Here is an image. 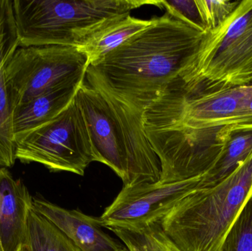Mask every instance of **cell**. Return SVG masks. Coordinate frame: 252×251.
I'll use <instances>...</instances> for the list:
<instances>
[{"instance_id":"6da1fadb","label":"cell","mask_w":252,"mask_h":251,"mask_svg":"<svg viewBox=\"0 0 252 251\" xmlns=\"http://www.w3.org/2000/svg\"><path fill=\"white\" fill-rule=\"evenodd\" d=\"M207 32L166 12L89 65L85 81L145 112L188 70Z\"/></svg>"},{"instance_id":"7a4b0ae2","label":"cell","mask_w":252,"mask_h":251,"mask_svg":"<svg viewBox=\"0 0 252 251\" xmlns=\"http://www.w3.org/2000/svg\"><path fill=\"white\" fill-rule=\"evenodd\" d=\"M75 98L87 122L94 162L111 168L124 187L158 182L161 164L145 132V112L85 80Z\"/></svg>"},{"instance_id":"3957f363","label":"cell","mask_w":252,"mask_h":251,"mask_svg":"<svg viewBox=\"0 0 252 251\" xmlns=\"http://www.w3.org/2000/svg\"><path fill=\"white\" fill-rule=\"evenodd\" d=\"M252 197V153L222 178H210L161 219L183 251H223L241 209Z\"/></svg>"},{"instance_id":"277c9868","label":"cell","mask_w":252,"mask_h":251,"mask_svg":"<svg viewBox=\"0 0 252 251\" xmlns=\"http://www.w3.org/2000/svg\"><path fill=\"white\" fill-rule=\"evenodd\" d=\"M157 1L14 0L19 47L62 45L81 48L131 10Z\"/></svg>"},{"instance_id":"5b68a950","label":"cell","mask_w":252,"mask_h":251,"mask_svg":"<svg viewBox=\"0 0 252 251\" xmlns=\"http://www.w3.org/2000/svg\"><path fill=\"white\" fill-rule=\"evenodd\" d=\"M252 84V0L207 31L188 70L169 88L206 92Z\"/></svg>"},{"instance_id":"8992f818","label":"cell","mask_w":252,"mask_h":251,"mask_svg":"<svg viewBox=\"0 0 252 251\" xmlns=\"http://www.w3.org/2000/svg\"><path fill=\"white\" fill-rule=\"evenodd\" d=\"M15 158L22 164H39L51 172L84 175L94 162V152L75 97L54 119L16 140Z\"/></svg>"},{"instance_id":"52a82bcc","label":"cell","mask_w":252,"mask_h":251,"mask_svg":"<svg viewBox=\"0 0 252 251\" xmlns=\"http://www.w3.org/2000/svg\"><path fill=\"white\" fill-rule=\"evenodd\" d=\"M89 65L88 56L77 47H19L5 68L13 111L47 91L83 82Z\"/></svg>"},{"instance_id":"ba28073f","label":"cell","mask_w":252,"mask_h":251,"mask_svg":"<svg viewBox=\"0 0 252 251\" xmlns=\"http://www.w3.org/2000/svg\"><path fill=\"white\" fill-rule=\"evenodd\" d=\"M235 126L190 129L180 126L145 127L161 164V184L213 174L223 158Z\"/></svg>"},{"instance_id":"9c48e42d","label":"cell","mask_w":252,"mask_h":251,"mask_svg":"<svg viewBox=\"0 0 252 251\" xmlns=\"http://www.w3.org/2000/svg\"><path fill=\"white\" fill-rule=\"evenodd\" d=\"M212 174L186 181L124 187L100 217L103 228L141 230L161 219L185 196L207 182Z\"/></svg>"},{"instance_id":"30bf717a","label":"cell","mask_w":252,"mask_h":251,"mask_svg":"<svg viewBox=\"0 0 252 251\" xmlns=\"http://www.w3.org/2000/svg\"><path fill=\"white\" fill-rule=\"evenodd\" d=\"M32 209L54 224L81 251H126L124 245L103 231L99 218L41 197L32 198Z\"/></svg>"},{"instance_id":"8fae6325","label":"cell","mask_w":252,"mask_h":251,"mask_svg":"<svg viewBox=\"0 0 252 251\" xmlns=\"http://www.w3.org/2000/svg\"><path fill=\"white\" fill-rule=\"evenodd\" d=\"M19 47L11 0H0V168L16 162L13 129V109L6 81L5 68Z\"/></svg>"},{"instance_id":"7c38bea8","label":"cell","mask_w":252,"mask_h":251,"mask_svg":"<svg viewBox=\"0 0 252 251\" xmlns=\"http://www.w3.org/2000/svg\"><path fill=\"white\" fill-rule=\"evenodd\" d=\"M32 198L25 183L0 168V243L2 251H18L26 241Z\"/></svg>"},{"instance_id":"4fadbf2b","label":"cell","mask_w":252,"mask_h":251,"mask_svg":"<svg viewBox=\"0 0 252 251\" xmlns=\"http://www.w3.org/2000/svg\"><path fill=\"white\" fill-rule=\"evenodd\" d=\"M83 82L69 84L47 91L16 107L13 113L15 141L50 122L62 113L75 98Z\"/></svg>"},{"instance_id":"5bb4252c","label":"cell","mask_w":252,"mask_h":251,"mask_svg":"<svg viewBox=\"0 0 252 251\" xmlns=\"http://www.w3.org/2000/svg\"><path fill=\"white\" fill-rule=\"evenodd\" d=\"M151 22L152 19L142 20L127 16L108 27L90 42L78 49L87 55L90 64H92L103 58L135 34L148 28Z\"/></svg>"},{"instance_id":"9a60e30c","label":"cell","mask_w":252,"mask_h":251,"mask_svg":"<svg viewBox=\"0 0 252 251\" xmlns=\"http://www.w3.org/2000/svg\"><path fill=\"white\" fill-rule=\"evenodd\" d=\"M25 244L31 251H81L54 224L33 209L28 218Z\"/></svg>"},{"instance_id":"2e32d148","label":"cell","mask_w":252,"mask_h":251,"mask_svg":"<svg viewBox=\"0 0 252 251\" xmlns=\"http://www.w3.org/2000/svg\"><path fill=\"white\" fill-rule=\"evenodd\" d=\"M109 229L121 240L126 251H183L165 234L160 222L141 230Z\"/></svg>"},{"instance_id":"e0dca14e","label":"cell","mask_w":252,"mask_h":251,"mask_svg":"<svg viewBox=\"0 0 252 251\" xmlns=\"http://www.w3.org/2000/svg\"><path fill=\"white\" fill-rule=\"evenodd\" d=\"M252 153V125L235 126L231 133L223 158L213 178L224 177Z\"/></svg>"},{"instance_id":"ac0fdd59","label":"cell","mask_w":252,"mask_h":251,"mask_svg":"<svg viewBox=\"0 0 252 251\" xmlns=\"http://www.w3.org/2000/svg\"><path fill=\"white\" fill-rule=\"evenodd\" d=\"M201 22L206 30L219 27L232 13L240 1L227 0H195Z\"/></svg>"},{"instance_id":"d6986e66","label":"cell","mask_w":252,"mask_h":251,"mask_svg":"<svg viewBox=\"0 0 252 251\" xmlns=\"http://www.w3.org/2000/svg\"><path fill=\"white\" fill-rule=\"evenodd\" d=\"M156 5L165 9L167 13L174 17L182 19L197 28L207 31L203 26L196 1L178 0V1H157Z\"/></svg>"},{"instance_id":"ffe728a7","label":"cell","mask_w":252,"mask_h":251,"mask_svg":"<svg viewBox=\"0 0 252 251\" xmlns=\"http://www.w3.org/2000/svg\"><path fill=\"white\" fill-rule=\"evenodd\" d=\"M242 112L247 123L249 125H252V84L245 85Z\"/></svg>"},{"instance_id":"44dd1931","label":"cell","mask_w":252,"mask_h":251,"mask_svg":"<svg viewBox=\"0 0 252 251\" xmlns=\"http://www.w3.org/2000/svg\"><path fill=\"white\" fill-rule=\"evenodd\" d=\"M235 251H252V232L245 231L240 237Z\"/></svg>"},{"instance_id":"7402d4cb","label":"cell","mask_w":252,"mask_h":251,"mask_svg":"<svg viewBox=\"0 0 252 251\" xmlns=\"http://www.w3.org/2000/svg\"><path fill=\"white\" fill-rule=\"evenodd\" d=\"M18 251H31V249H30V248L28 247V245L24 244L22 245V246H21L20 249L18 250Z\"/></svg>"},{"instance_id":"603a6c76","label":"cell","mask_w":252,"mask_h":251,"mask_svg":"<svg viewBox=\"0 0 252 251\" xmlns=\"http://www.w3.org/2000/svg\"><path fill=\"white\" fill-rule=\"evenodd\" d=\"M0 251H2V249H1V243H0Z\"/></svg>"}]
</instances>
